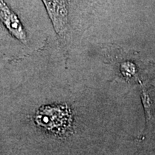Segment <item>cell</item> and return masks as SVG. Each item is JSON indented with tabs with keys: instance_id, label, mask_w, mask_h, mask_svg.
Masks as SVG:
<instances>
[{
	"instance_id": "obj_1",
	"label": "cell",
	"mask_w": 155,
	"mask_h": 155,
	"mask_svg": "<svg viewBox=\"0 0 155 155\" xmlns=\"http://www.w3.org/2000/svg\"><path fill=\"white\" fill-rule=\"evenodd\" d=\"M36 122L50 131L63 132L71 121V115L67 106H45L40 108L35 118Z\"/></svg>"
},
{
	"instance_id": "obj_2",
	"label": "cell",
	"mask_w": 155,
	"mask_h": 155,
	"mask_svg": "<svg viewBox=\"0 0 155 155\" xmlns=\"http://www.w3.org/2000/svg\"><path fill=\"white\" fill-rule=\"evenodd\" d=\"M0 19L12 35L21 42L27 40L26 32L16 15L10 9L4 0H0Z\"/></svg>"
}]
</instances>
